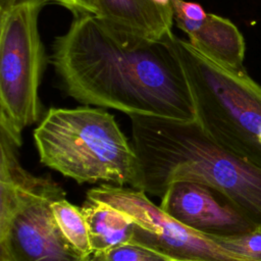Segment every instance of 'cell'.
<instances>
[{
	"label": "cell",
	"instance_id": "6da1fadb",
	"mask_svg": "<svg viewBox=\"0 0 261 261\" xmlns=\"http://www.w3.org/2000/svg\"><path fill=\"white\" fill-rule=\"evenodd\" d=\"M170 39H148L98 15L81 14L55 39L50 60L62 89L79 103L128 116L195 120L193 97Z\"/></svg>",
	"mask_w": 261,
	"mask_h": 261
},
{
	"label": "cell",
	"instance_id": "7a4b0ae2",
	"mask_svg": "<svg viewBox=\"0 0 261 261\" xmlns=\"http://www.w3.org/2000/svg\"><path fill=\"white\" fill-rule=\"evenodd\" d=\"M40 161L77 184L137 189L139 163L114 116L101 107L50 108L34 129Z\"/></svg>",
	"mask_w": 261,
	"mask_h": 261
},
{
	"label": "cell",
	"instance_id": "3957f363",
	"mask_svg": "<svg viewBox=\"0 0 261 261\" xmlns=\"http://www.w3.org/2000/svg\"><path fill=\"white\" fill-rule=\"evenodd\" d=\"M18 144L0 128V261H87L66 239L52 203L66 192L24 169Z\"/></svg>",
	"mask_w": 261,
	"mask_h": 261
},
{
	"label": "cell",
	"instance_id": "277c9868",
	"mask_svg": "<svg viewBox=\"0 0 261 261\" xmlns=\"http://www.w3.org/2000/svg\"><path fill=\"white\" fill-rule=\"evenodd\" d=\"M170 42L193 97L196 120L219 146L261 168V86L175 35Z\"/></svg>",
	"mask_w": 261,
	"mask_h": 261
},
{
	"label": "cell",
	"instance_id": "5b68a950",
	"mask_svg": "<svg viewBox=\"0 0 261 261\" xmlns=\"http://www.w3.org/2000/svg\"><path fill=\"white\" fill-rule=\"evenodd\" d=\"M45 4V0L0 3V128L20 145L22 130L41 115L45 48L38 18Z\"/></svg>",
	"mask_w": 261,
	"mask_h": 261
},
{
	"label": "cell",
	"instance_id": "8992f818",
	"mask_svg": "<svg viewBox=\"0 0 261 261\" xmlns=\"http://www.w3.org/2000/svg\"><path fill=\"white\" fill-rule=\"evenodd\" d=\"M86 198L127 213L137 223L130 243L149 248L173 261H253L226 249L211 236L175 220L142 190L102 184L88 190Z\"/></svg>",
	"mask_w": 261,
	"mask_h": 261
},
{
	"label": "cell",
	"instance_id": "52a82bcc",
	"mask_svg": "<svg viewBox=\"0 0 261 261\" xmlns=\"http://www.w3.org/2000/svg\"><path fill=\"white\" fill-rule=\"evenodd\" d=\"M160 208L186 226L206 234L231 236L253 227L220 193L195 181H174L160 198Z\"/></svg>",
	"mask_w": 261,
	"mask_h": 261
},
{
	"label": "cell",
	"instance_id": "ba28073f",
	"mask_svg": "<svg viewBox=\"0 0 261 261\" xmlns=\"http://www.w3.org/2000/svg\"><path fill=\"white\" fill-rule=\"evenodd\" d=\"M97 15L123 31L152 40H169L172 33L171 0H96Z\"/></svg>",
	"mask_w": 261,
	"mask_h": 261
},
{
	"label": "cell",
	"instance_id": "9c48e42d",
	"mask_svg": "<svg viewBox=\"0 0 261 261\" xmlns=\"http://www.w3.org/2000/svg\"><path fill=\"white\" fill-rule=\"evenodd\" d=\"M173 19L199 52L229 68L244 67V37L229 19L212 13L196 20L180 15H173Z\"/></svg>",
	"mask_w": 261,
	"mask_h": 261
},
{
	"label": "cell",
	"instance_id": "30bf717a",
	"mask_svg": "<svg viewBox=\"0 0 261 261\" xmlns=\"http://www.w3.org/2000/svg\"><path fill=\"white\" fill-rule=\"evenodd\" d=\"M93 253L130 243L137 223L125 212L86 198L83 206Z\"/></svg>",
	"mask_w": 261,
	"mask_h": 261
},
{
	"label": "cell",
	"instance_id": "8fae6325",
	"mask_svg": "<svg viewBox=\"0 0 261 261\" xmlns=\"http://www.w3.org/2000/svg\"><path fill=\"white\" fill-rule=\"evenodd\" d=\"M57 223L69 243L87 259L93 254L89 228L82 208L62 198L52 203Z\"/></svg>",
	"mask_w": 261,
	"mask_h": 261
},
{
	"label": "cell",
	"instance_id": "7c38bea8",
	"mask_svg": "<svg viewBox=\"0 0 261 261\" xmlns=\"http://www.w3.org/2000/svg\"><path fill=\"white\" fill-rule=\"evenodd\" d=\"M87 261H173L169 257L141 245L126 243L93 253Z\"/></svg>",
	"mask_w": 261,
	"mask_h": 261
},
{
	"label": "cell",
	"instance_id": "4fadbf2b",
	"mask_svg": "<svg viewBox=\"0 0 261 261\" xmlns=\"http://www.w3.org/2000/svg\"><path fill=\"white\" fill-rule=\"evenodd\" d=\"M211 236L226 249L253 261H261V226L231 236Z\"/></svg>",
	"mask_w": 261,
	"mask_h": 261
},
{
	"label": "cell",
	"instance_id": "5bb4252c",
	"mask_svg": "<svg viewBox=\"0 0 261 261\" xmlns=\"http://www.w3.org/2000/svg\"><path fill=\"white\" fill-rule=\"evenodd\" d=\"M46 2L55 3L66 8L73 14V16L81 14L97 15L98 13L96 0H46Z\"/></svg>",
	"mask_w": 261,
	"mask_h": 261
},
{
	"label": "cell",
	"instance_id": "9a60e30c",
	"mask_svg": "<svg viewBox=\"0 0 261 261\" xmlns=\"http://www.w3.org/2000/svg\"><path fill=\"white\" fill-rule=\"evenodd\" d=\"M11 1H16V0H0V3H4V2H11ZM46 1V0H45Z\"/></svg>",
	"mask_w": 261,
	"mask_h": 261
}]
</instances>
